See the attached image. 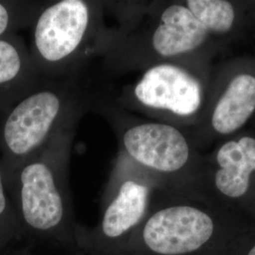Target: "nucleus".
<instances>
[{
    "label": "nucleus",
    "instance_id": "11",
    "mask_svg": "<svg viewBox=\"0 0 255 255\" xmlns=\"http://www.w3.org/2000/svg\"><path fill=\"white\" fill-rule=\"evenodd\" d=\"M187 8L207 30L227 32L235 22V9L225 0H188Z\"/></svg>",
    "mask_w": 255,
    "mask_h": 255
},
{
    "label": "nucleus",
    "instance_id": "12",
    "mask_svg": "<svg viewBox=\"0 0 255 255\" xmlns=\"http://www.w3.org/2000/svg\"><path fill=\"white\" fill-rule=\"evenodd\" d=\"M23 239L16 215L9 201L3 170L0 167V253Z\"/></svg>",
    "mask_w": 255,
    "mask_h": 255
},
{
    "label": "nucleus",
    "instance_id": "3",
    "mask_svg": "<svg viewBox=\"0 0 255 255\" xmlns=\"http://www.w3.org/2000/svg\"><path fill=\"white\" fill-rule=\"evenodd\" d=\"M103 2H47L33 21L31 60L44 78L59 79L85 71L87 55L99 53L106 29Z\"/></svg>",
    "mask_w": 255,
    "mask_h": 255
},
{
    "label": "nucleus",
    "instance_id": "9",
    "mask_svg": "<svg viewBox=\"0 0 255 255\" xmlns=\"http://www.w3.org/2000/svg\"><path fill=\"white\" fill-rule=\"evenodd\" d=\"M255 111V78L240 74L229 83L212 117V125L221 134L242 127Z\"/></svg>",
    "mask_w": 255,
    "mask_h": 255
},
{
    "label": "nucleus",
    "instance_id": "2",
    "mask_svg": "<svg viewBox=\"0 0 255 255\" xmlns=\"http://www.w3.org/2000/svg\"><path fill=\"white\" fill-rule=\"evenodd\" d=\"M84 73L59 79L43 77L10 110L2 128L4 146L16 159L9 178L55 136L79 125L91 110L95 90H90Z\"/></svg>",
    "mask_w": 255,
    "mask_h": 255
},
{
    "label": "nucleus",
    "instance_id": "7",
    "mask_svg": "<svg viewBox=\"0 0 255 255\" xmlns=\"http://www.w3.org/2000/svg\"><path fill=\"white\" fill-rule=\"evenodd\" d=\"M207 34V28L186 6L172 4L162 11L159 23L151 34L150 46L155 54L162 58H172L199 47Z\"/></svg>",
    "mask_w": 255,
    "mask_h": 255
},
{
    "label": "nucleus",
    "instance_id": "14",
    "mask_svg": "<svg viewBox=\"0 0 255 255\" xmlns=\"http://www.w3.org/2000/svg\"><path fill=\"white\" fill-rule=\"evenodd\" d=\"M9 249L5 250L4 252L0 253V255H32L27 252V250H22V251H10Z\"/></svg>",
    "mask_w": 255,
    "mask_h": 255
},
{
    "label": "nucleus",
    "instance_id": "8",
    "mask_svg": "<svg viewBox=\"0 0 255 255\" xmlns=\"http://www.w3.org/2000/svg\"><path fill=\"white\" fill-rule=\"evenodd\" d=\"M217 161L219 169L215 175V183L218 190L230 199L243 197L255 171V138L242 137L225 143L218 151Z\"/></svg>",
    "mask_w": 255,
    "mask_h": 255
},
{
    "label": "nucleus",
    "instance_id": "15",
    "mask_svg": "<svg viewBox=\"0 0 255 255\" xmlns=\"http://www.w3.org/2000/svg\"><path fill=\"white\" fill-rule=\"evenodd\" d=\"M246 255H255V244H254L253 247L248 251Z\"/></svg>",
    "mask_w": 255,
    "mask_h": 255
},
{
    "label": "nucleus",
    "instance_id": "13",
    "mask_svg": "<svg viewBox=\"0 0 255 255\" xmlns=\"http://www.w3.org/2000/svg\"><path fill=\"white\" fill-rule=\"evenodd\" d=\"M10 24L11 12L4 3L0 2V37L8 30Z\"/></svg>",
    "mask_w": 255,
    "mask_h": 255
},
{
    "label": "nucleus",
    "instance_id": "4",
    "mask_svg": "<svg viewBox=\"0 0 255 255\" xmlns=\"http://www.w3.org/2000/svg\"><path fill=\"white\" fill-rule=\"evenodd\" d=\"M151 186V179L119 153L103 192L97 225L78 227V253L119 255L149 211Z\"/></svg>",
    "mask_w": 255,
    "mask_h": 255
},
{
    "label": "nucleus",
    "instance_id": "16",
    "mask_svg": "<svg viewBox=\"0 0 255 255\" xmlns=\"http://www.w3.org/2000/svg\"><path fill=\"white\" fill-rule=\"evenodd\" d=\"M73 255H83V254H82V253H75V254H73Z\"/></svg>",
    "mask_w": 255,
    "mask_h": 255
},
{
    "label": "nucleus",
    "instance_id": "10",
    "mask_svg": "<svg viewBox=\"0 0 255 255\" xmlns=\"http://www.w3.org/2000/svg\"><path fill=\"white\" fill-rule=\"evenodd\" d=\"M42 78L31 57L12 41L0 38V88L14 82L33 85Z\"/></svg>",
    "mask_w": 255,
    "mask_h": 255
},
{
    "label": "nucleus",
    "instance_id": "6",
    "mask_svg": "<svg viewBox=\"0 0 255 255\" xmlns=\"http://www.w3.org/2000/svg\"><path fill=\"white\" fill-rule=\"evenodd\" d=\"M110 97L122 109L139 105L177 117H189L201 107V88L186 70L164 63L150 66L136 83L124 88L120 96Z\"/></svg>",
    "mask_w": 255,
    "mask_h": 255
},
{
    "label": "nucleus",
    "instance_id": "1",
    "mask_svg": "<svg viewBox=\"0 0 255 255\" xmlns=\"http://www.w3.org/2000/svg\"><path fill=\"white\" fill-rule=\"evenodd\" d=\"M78 125L64 129L9 178L13 209L23 239L53 243L78 253L77 231L68 170ZM9 183V184H10Z\"/></svg>",
    "mask_w": 255,
    "mask_h": 255
},
{
    "label": "nucleus",
    "instance_id": "5",
    "mask_svg": "<svg viewBox=\"0 0 255 255\" xmlns=\"http://www.w3.org/2000/svg\"><path fill=\"white\" fill-rule=\"evenodd\" d=\"M217 236V224L208 213L171 203L149 208L119 255H198Z\"/></svg>",
    "mask_w": 255,
    "mask_h": 255
}]
</instances>
